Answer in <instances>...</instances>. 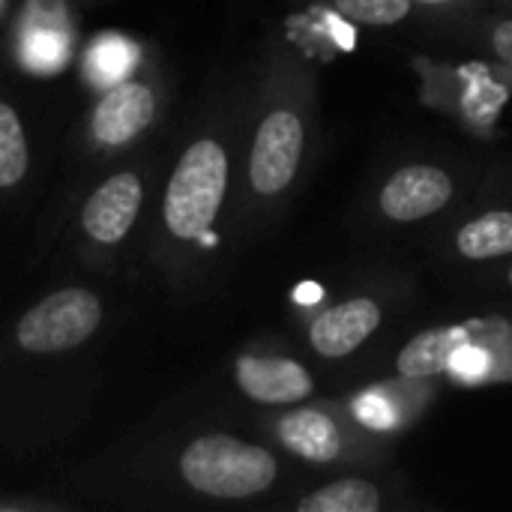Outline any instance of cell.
Instances as JSON below:
<instances>
[{"label":"cell","instance_id":"6da1fadb","mask_svg":"<svg viewBox=\"0 0 512 512\" xmlns=\"http://www.w3.org/2000/svg\"><path fill=\"white\" fill-rule=\"evenodd\" d=\"M180 474L198 495L246 501L264 495L276 483L279 462L267 447L240 441L234 435H201L183 450Z\"/></svg>","mask_w":512,"mask_h":512},{"label":"cell","instance_id":"7a4b0ae2","mask_svg":"<svg viewBox=\"0 0 512 512\" xmlns=\"http://www.w3.org/2000/svg\"><path fill=\"white\" fill-rule=\"evenodd\" d=\"M228 192V153L216 138L192 141L177 159L162 198L165 228L177 240H201L225 201Z\"/></svg>","mask_w":512,"mask_h":512},{"label":"cell","instance_id":"3957f363","mask_svg":"<svg viewBox=\"0 0 512 512\" xmlns=\"http://www.w3.org/2000/svg\"><path fill=\"white\" fill-rule=\"evenodd\" d=\"M102 324V300L87 288H60L27 309L15 342L27 354H63L84 345Z\"/></svg>","mask_w":512,"mask_h":512},{"label":"cell","instance_id":"277c9868","mask_svg":"<svg viewBox=\"0 0 512 512\" xmlns=\"http://www.w3.org/2000/svg\"><path fill=\"white\" fill-rule=\"evenodd\" d=\"M306 150V117L297 102H276L255 129L249 186L258 198H279L294 183Z\"/></svg>","mask_w":512,"mask_h":512},{"label":"cell","instance_id":"5b68a950","mask_svg":"<svg viewBox=\"0 0 512 512\" xmlns=\"http://www.w3.org/2000/svg\"><path fill=\"white\" fill-rule=\"evenodd\" d=\"M276 435L285 450L309 465H336L348 456H366L375 447L372 432H366L354 417L342 420L327 408H297L279 417Z\"/></svg>","mask_w":512,"mask_h":512},{"label":"cell","instance_id":"8992f818","mask_svg":"<svg viewBox=\"0 0 512 512\" xmlns=\"http://www.w3.org/2000/svg\"><path fill=\"white\" fill-rule=\"evenodd\" d=\"M456 198V180L447 168L414 162L396 168L378 189V210L387 222L411 225L438 216Z\"/></svg>","mask_w":512,"mask_h":512},{"label":"cell","instance_id":"52a82bcc","mask_svg":"<svg viewBox=\"0 0 512 512\" xmlns=\"http://www.w3.org/2000/svg\"><path fill=\"white\" fill-rule=\"evenodd\" d=\"M384 324V309L375 297H348L324 309L309 324V345L324 360H342L360 351Z\"/></svg>","mask_w":512,"mask_h":512},{"label":"cell","instance_id":"ba28073f","mask_svg":"<svg viewBox=\"0 0 512 512\" xmlns=\"http://www.w3.org/2000/svg\"><path fill=\"white\" fill-rule=\"evenodd\" d=\"M432 393H435L432 378L414 381V378L396 375V381H384V384L360 390L351 402V417L366 432L378 438H390L423 411Z\"/></svg>","mask_w":512,"mask_h":512},{"label":"cell","instance_id":"9c48e42d","mask_svg":"<svg viewBox=\"0 0 512 512\" xmlns=\"http://www.w3.org/2000/svg\"><path fill=\"white\" fill-rule=\"evenodd\" d=\"M141 201H144V186H141L138 174L123 171V174L108 177L84 201V210H81L84 234L90 240H96L99 246L120 243L135 225V219L141 213Z\"/></svg>","mask_w":512,"mask_h":512},{"label":"cell","instance_id":"30bf717a","mask_svg":"<svg viewBox=\"0 0 512 512\" xmlns=\"http://www.w3.org/2000/svg\"><path fill=\"white\" fill-rule=\"evenodd\" d=\"M234 381L258 405H297L315 393L309 369L288 357H240L234 363Z\"/></svg>","mask_w":512,"mask_h":512},{"label":"cell","instance_id":"8fae6325","mask_svg":"<svg viewBox=\"0 0 512 512\" xmlns=\"http://www.w3.org/2000/svg\"><path fill=\"white\" fill-rule=\"evenodd\" d=\"M156 114V96L141 81H117L96 105L90 132L105 147H120L150 126Z\"/></svg>","mask_w":512,"mask_h":512},{"label":"cell","instance_id":"7c38bea8","mask_svg":"<svg viewBox=\"0 0 512 512\" xmlns=\"http://www.w3.org/2000/svg\"><path fill=\"white\" fill-rule=\"evenodd\" d=\"M459 384H489L512 378V333L501 318H477V333L447 363Z\"/></svg>","mask_w":512,"mask_h":512},{"label":"cell","instance_id":"4fadbf2b","mask_svg":"<svg viewBox=\"0 0 512 512\" xmlns=\"http://www.w3.org/2000/svg\"><path fill=\"white\" fill-rule=\"evenodd\" d=\"M477 333V318L462 321V324H444V327H429L408 339V345L396 354V375L399 378H438L447 372L450 357L471 342Z\"/></svg>","mask_w":512,"mask_h":512},{"label":"cell","instance_id":"5bb4252c","mask_svg":"<svg viewBox=\"0 0 512 512\" xmlns=\"http://www.w3.org/2000/svg\"><path fill=\"white\" fill-rule=\"evenodd\" d=\"M456 252L468 261L512 255V210H486L456 231Z\"/></svg>","mask_w":512,"mask_h":512},{"label":"cell","instance_id":"9a60e30c","mask_svg":"<svg viewBox=\"0 0 512 512\" xmlns=\"http://www.w3.org/2000/svg\"><path fill=\"white\" fill-rule=\"evenodd\" d=\"M384 495L381 486L363 477H345L315 489L297 501V512H381Z\"/></svg>","mask_w":512,"mask_h":512},{"label":"cell","instance_id":"2e32d148","mask_svg":"<svg viewBox=\"0 0 512 512\" xmlns=\"http://www.w3.org/2000/svg\"><path fill=\"white\" fill-rule=\"evenodd\" d=\"M27 168H30V150H27L24 123L9 102H0V189L21 183Z\"/></svg>","mask_w":512,"mask_h":512},{"label":"cell","instance_id":"e0dca14e","mask_svg":"<svg viewBox=\"0 0 512 512\" xmlns=\"http://www.w3.org/2000/svg\"><path fill=\"white\" fill-rule=\"evenodd\" d=\"M333 6L360 27H393L411 15L414 0H333Z\"/></svg>","mask_w":512,"mask_h":512},{"label":"cell","instance_id":"ac0fdd59","mask_svg":"<svg viewBox=\"0 0 512 512\" xmlns=\"http://www.w3.org/2000/svg\"><path fill=\"white\" fill-rule=\"evenodd\" d=\"M135 63V51L126 39L120 36H102L90 45L87 69L96 78V84H114L120 75Z\"/></svg>","mask_w":512,"mask_h":512},{"label":"cell","instance_id":"d6986e66","mask_svg":"<svg viewBox=\"0 0 512 512\" xmlns=\"http://www.w3.org/2000/svg\"><path fill=\"white\" fill-rule=\"evenodd\" d=\"M66 39L54 30H33L27 36V63L36 69H57L63 63Z\"/></svg>","mask_w":512,"mask_h":512},{"label":"cell","instance_id":"ffe728a7","mask_svg":"<svg viewBox=\"0 0 512 512\" xmlns=\"http://www.w3.org/2000/svg\"><path fill=\"white\" fill-rule=\"evenodd\" d=\"M489 45L495 51V57L512 69V18H501L489 27Z\"/></svg>","mask_w":512,"mask_h":512},{"label":"cell","instance_id":"44dd1931","mask_svg":"<svg viewBox=\"0 0 512 512\" xmlns=\"http://www.w3.org/2000/svg\"><path fill=\"white\" fill-rule=\"evenodd\" d=\"M414 3H420V6H456L462 0H414Z\"/></svg>","mask_w":512,"mask_h":512},{"label":"cell","instance_id":"7402d4cb","mask_svg":"<svg viewBox=\"0 0 512 512\" xmlns=\"http://www.w3.org/2000/svg\"><path fill=\"white\" fill-rule=\"evenodd\" d=\"M507 282H510V288H512V267L507 270Z\"/></svg>","mask_w":512,"mask_h":512}]
</instances>
